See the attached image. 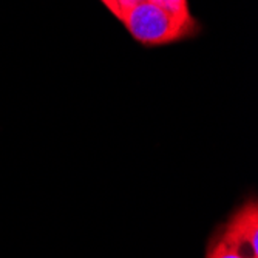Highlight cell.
Wrapping results in <instances>:
<instances>
[{
  "mask_svg": "<svg viewBox=\"0 0 258 258\" xmlns=\"http://www.w3.org/2000/svg\"><path fill=\"white\" fill-rule=\"evenodd\" d=\"M147 0H118V10H119V20L124 17V14L127 11H130L132 8L138 7L139 4H144Z\"/></svg>",
  "mask_w": 258,
  "mask_h": 258,
  "instance_id": "5b68a950",
  "label": "cell"
},
{
  "mask_svg": "<svg viewBox=\"0 0 258 258\" xmlns=\"http://www.w3.org/2000/svg\"><path fill=\"white\" fill-rule=\"evenodd\" d=\"M206 258H247V256L241 255L238 250H235L233 247H230L229 244H226L217 235L214 240H210V243H209Z\"/></svg>",
  "mask_w": 258,
  "mask_h": 258,
  "instance_id": "277c9868",
  "label": "cell"
},
{
  "mask_svg": "<svg viewBox=\"0 0 258 258\" xmlns=\"http://www.w3.org/2000/svg\"><path fill=\"white\" fill-rule=\"evenodd\" d=\"M218 237L247 258H258V206L246 201L224 224Z\"/></svg>",
  "mask_w": 258,
  "mask_h": 258,
  "instance_id": "7a4b0ae2",
  "label": "cell"
},
{
  "mask_svg": "<svg viewBox=\"0 0 258 258\" xmlns=\"http://www.w3.org/2000/svg\"><path fill=\"white\" fill-rule=\"evenodd\" d=\"M101 2L104 4V7L116 17L119 19V10H118V0H101Z\"/></svg>",
  "mask_w": 258,
  "mask_h": 258,
  "instance_id": "8992f818",
  "label": "cell"
},
{
  "mask_svg": "<svg viewBox=\"0 0 258 258\" xmlns=\"http://www.w3.org/2000/svg\"><path fill=\"white\" fill-rule=\"evenodd\" d=\"M149 2L182 22L195 20L189 8V0H149Z\"/></svg>",
  "mask_w": 258,
  "mask_h": 258,
  "instance_id": "3957f363",
  "label": "cell"
},
{
  "mask_svg": "<svg viewBox=\"0 0 258 258\" xmlns=\"http://www.w3.org/2000/svg\"><path fill=\"white\" fill-rule=\"evenodd\" d=\"M130 36L144 46L169 45L198 31V22H182L162 11L149 0L132 8L121 19Z\"/></svg>",
  "mask_w": 258,
  "mask_h": 258,
  "instance_id": "6da1fadb",
  "label": "cell"
}]
</instances>
